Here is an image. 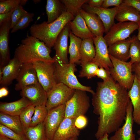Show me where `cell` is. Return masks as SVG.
<instances>
[{
    "label": "cell",
    "mask_w": 140,
    "mask_h": 140,
    "mask_svg": "<svg viewBox=\"0 0 140 140\" xmlns=\"http://www.w3.org/2000/svg\"><path fill=\"white\" fill-rule=\"evenodd\" d=\"M70 29L68 23L61 31L53 47L55 53L53 58L55 63H69L67 57L68 39Z\"/></svg>",
    "instance_id": "12"
},
{
    "label": "cell",
    "mask_w": 140,
    "mask_h": 140,
    "mask_svg": "<svg viewBox=\"0 0 140 140\" xmlns=\"http://www.w3.org/2000/svg\"><path fill=\"white\" fill-rule=\"evenodd\" d=\"M123 2L126 4L132 6L140 12V0H124Z\"/></svg>",
    "instance_id": "43"
},
{
    "label": "cell",
    "mask_w": 140,
    "mask_h": 140,
    "mask_svg": "<svg viewBox=\"0 0 140 140\" xmlns=\"http://www.w3.org/2000/svg\"><path fill=\"white\" fill-rule=\"evenodd\" d=\"M137 133L140 136V130H138ZM138 140H140V137L138 138Z\"/></svg>",
    "instance_id": "52"
},
{
    "label": "cell",
    "mask_w": 140,
    "mask_h": 140,
    "mask_svg": "<svg viewBox=\"0 0 140 140\" xmlns=\"http://www.w3.org/2000/svg\"><path fill=\"white\" fill-rule=\"evenodd\" d=\"M68 24L72 33L82 39L95 37L88 29L79 12L73 20L69 22Z\"/></svg>",
    "instance_id": "23"
},
{
    "label": "cell",
    "mask_w": 140,
    "mask_h": 140,
    "mask_svg": "<svg viewBox=\"0 0 140 140\" xmlns=\"http://www.w3.org/2000/svg\"><path fill=\"white\" fill-rule=\"evenodd\" d=\"M60 1L47 0L46 6L48 23H51L58 18L63 11V7Z\"/></svg>",
    "instance_id": "28"
},
{
    "label": "cell",
    "mask_w": 140,
    "mask_h": 140,
    "mask_svg": "<svg viewBox=\"0 0 140 140\" xmlns=\"http://www.w3.org/2000/svg\"><path fill=\"white\" fill-rule=\"evenodd\" d=\"M27 140H50L47 137L43 122L33 127H30L24 130Z\"/></svg>",
    "instance_id": "30"
},
{
    "label": "cell",
    "mask_w": 140,
    "mask_h": 140,
    "mask_svg": "<svg viewBox=\"0 0 140 140\" xmlns=\"http://www.w3.org/2000/svg\"><path fill=\"white\" fill-rule=\"evenodd\" d=\"M27 12L21 5H19L14 10L11 16L10 30L13 28L24 15Z\"/></svg>",
    "instance_id": "39"
},
{
    "label": "cell",
    "mask_w": 140,
    "mask_h": 140,
    "mask_svg": "<svg viewBox=\"0 0 140 140\" xmlns=\"http://www.w3.org/2000/svg\"><path fill=\"white\" fill-rule=\"evenodd\" d=\"M55 75L57 83H62L69 88L90 92L92 95L95 92L90 87L81 84L78 80L74 73L76 71L75 63H56Z\"/></svg>",
    "instance_id": "4"
},
{
    "label": "cell",
    "mask_w": 140,
    "mask_h": 140,
    "mask_svg": "<svg viewBox=\"0 0 140 140\" xmlns=\"http://www.w3.org/2000/svg\"><path fill=\"white\" fill-rule=\"evenodd\" d=\"M15 86L16 90H21L23 87L39 82L36 71L33 63L22 64L16 79Z\"/></svg>",
    "instance_id": "14"
},
{
    "label": "cell",
    "mask_w": 140,
    "mask_h": 140,
    "mask_svg": "<svg viewBox=\"0 0 140 140\" xmlns=\"http://www.w3.org/2000/svg\"><path fill=\"white\" fill-rule=\"evenodd\" d=\"M0 134L12 140H27L25 136L16 132L1 124H0Z\"/></svg>",
    "instance_id": "38"
},
{
    "label": "cell",
    "mask_w": 140,
    "mask_h": 140,
    "mask_svg": "<svg viewBox=\"0 0 140 140\" xmlns=\"http://www.w3.org/2000/svg\"><path fill=\"white\" fill-rule=\"evenodd\" d=\"M92 39L95 51V56L92 61L99 67H102L109 71L113 66L109 57L108 46L103 35L94 37Z\"/></svg>",
    "instance_id": "11"
},
{
    "label": "cell",
    "mask_w": 140,
    "mask_h": 140,
    "mask_svg": "<svg viewBox=\"0 0 140 140\" xmlns=\"http://www.w3.org/2000/svg\"><path fill=\"white\" fill-rule=\"evenodd\" d=\"M34 16L33 13L27 12L11 29L10 32L12 33H14L19 30L23 29L27 27L33 20Z\"/></svg>",
    "instance_id": "37"
},
{
    "label": "cell",
    "mask_w": 140,
    "mask_h": 140,
    "mask_svg": "<svg viewBox=\"0 0 140 140\" xmlns=\"http://www.w3.org/2000/svg\"><path fill=\"white\" fill-rule=\"evenodd\" d=\"M93 113L98 116L97 129L95 134L98 139L105 134L115 132L125 121L127 107L130 100L127 90L112 77L97 83L92 95Z\"/></svg>",
    "instance_id": "1"
},
{
    "label": "cell",
    "mask_w": 140,
    "mask_h": 140,
    "mask_svg": "<svg viewBox=\"0 0 140 140\" xmlns=\"http://www.w3.org/2000/svg\"><path fill=\"white\" fill-rule=\"evenodd\" d=\"M79 12L88 29L95 37L103 35L105 33V27L102 22L97 15L82 9Z\"/></svg>",
    "instance_id": "21"
},
{
    "label": "cell",
    "mask_w": 140,
    "mask_h": 140,
    "mask_svg": "<svg viewBox=\"0 0 140 140\" xmlns=\"http://www.w3.org/2000/svg\"><path fill=\"white\" fill-rule=\"evenodd\" d=\"M65 6L66 10L71 13L74 17L81 9L87 0H62L60 1Z\"/></svg>",
    "instance_id": "32"
},
{
    "label": "cell",
    "mask_w": 140,
    "mask_h": 140,
    "mask_svg": "<svg viewBox=\"0 0 140 140\" xmlns=\"http://www.w3.org/2000/svg\"><path fill=\"white\" fill-rule=\"evenodd\" d=\"M96 76L102 79L103 81H107L111 77L109 72L102 67H99L97 69Z\"/></svg>",
    "instance_id": "40"
},
{
    "label": "cell",
    "mask_w": 140,
    "mask_h": 140,
    "mask_svg": "<svg viewBox=\"0 0 140 140\" xmlns=\"http://www.w3.org/2000/svg\"><path fill=\"white\" fill-rule=\"evenodd\" d=\"M11 24L10 18L0 25V67L5 65L10 59L9 41Z\"/></svg>",
    "instance_id": "18"
},
{
    "label": "cell",
    "mask_w": 140,
    "mask_h": 140,
    "mask_svg": "<svg viewBox=\"0 0 140 140\" xmlns=\"http://www.w3.org/2000/svg\"><path fill=\"white\" fill-rule=\"evenodd\" d=\"M22 64L14 57L5 65L0 67V84L1 86H8L16 79Z\"/></svg>",
    "instance_id": "17"
},
{
    "label": "cell",
    "mask_w": 140,
    "mask_h": 140,
    "mask_svg": "<svg viewBox=\"0 0 140 140\" xmlns=\"http://www.w3.org/2000/svg\"><path fill=\"white\" fill-rule=\"evenodd\" d=\"M133 111L132 104L130 100L127 107L124 123L115 132L114 135L109 138V140H136L133 131Z\"/></svg>",
    "instance_id": "13"
},
{
    "label": "cell",
    "mask_w": 140,
    "mask_h": 140,
    "mask_svg": "<svg viewBox=\"0 0 140 140\" xmlns=\"http://www.w3.org/2000/svg\"><path fill=\"white\" fill-rule=\"evenodd\" d=\"M69 140H78V137L72 138Z\"/></svg>",
    "instance_id": "51"
},
{
    "label": "cell",
    "mask_w": 140,
    "mask_h": 140,
    "mask_svg": "<svg viewBox=\"0 0 140 140\" xmlns=\"http://www.w3.org/2000/svg\"><path fill=\"white\" fill-rule=\"evenodd\" d=\"M131 37L116 42L108 46L109 54L118 60L127 61L130 58L129 49Z\"/></svg>",
    "instance_id": "20"
},
{
    "label": "cell",
    "mask_w": 140,
    "mask_h": 140,
    "mask_svg": "<svg viewBox=\"0 0 140 140\" xmlns=\"http://www.w3.org/2000/svg\"><path fill=\"white\" fill-rule=\"evenodd\" d=\"M13 10L0 14V25L11 18V14Z\"/></svg>",
    "instance_id": "45"
},
{
    "label": "cell",
    "mask_w": 140,
    "mask_h": 140,
    "mask_svg": "<svg viewBox=\"0 0 140 140\" xmlns=\"http://www.w3.org/2000/svg\"><path fill=\"white\" fill-rule=\"evenodd\" d=\"M88 122L87 118L84 115H81L77 117L75 121V127L78 129L84 128L87 125Z\"/></svg>",
    "instance_id": "41"
},
{
    "label": "cell",
    "mask_w": 140,
    "mask_h": 140,
    "mask_svg": "<svg viewBox=\"0 0 140 140\" xmlns=\"http://www.w3.org/2000/svg\"><path fill=\"white\" fill-rule=\"evenodd\" d=\"M104 0H88L87 2L88 5L92 6L102 7Z\"/></svg>",
    "instance_id": "46"
},
{
    "label": "cell",
    "mask_w": 140,
    "mask_h": 140,
    "mask_svg": "<svg viewBox=\"0 0 140 140\" xmlns=\"http://www.w3.org/2000/svg\"><path fill=\"white\" fill-rule=\"evenodd\" d=\"M69 37L70 39L68 50L69 54V63L75 64L79 62L80 59V48L82 40L74 35L71 30Z\"/></svg>",
    "instance_id": "29"
},
{
    "label": "cell",
    "mask_w": 140,
    "mask_h": 140,
    "mask_svg": "<svg viewBox=\"0 0 140 140\" xmlns=\"http://www.w3.org/2000/svg\"><path fill=\"white\" fill-rule=\"evenodd\" d=\"M108 136L109 134H106L97 139V140H109Z\"/></svg>",
    "instance_id": "48"
},
{
    "label": "cell",
    "mask_w": 140,
    "mask_h": 140,
    "mask_svg": "<svg viewBox=\"0 0 140 140\" xmlns=\"http://www.w3.org/2000/svg\"><path fill=\"white\" fill-rule=\"evenodd\" d=\"M9 94L7 89L5 87H2L0 89V98L7 96Z\"/></svg>",
    "instance_id": "47"
},
{
    "label": "cell",
    "mask_w": 140,
    "mask_h": 140,
    "mask_svg": "<svg viewBox=\"0 0 140 140\" xmlns=\"http://www.w3.org/2000/svg\"><path fill=\"white\" fill-rule=\"evenodd\" d=\"M138 25H139V27L138 29V32L137 37L140 42V23Z\"/></svg>",
    "instance_id": "50"
},
{
    "label": "cell",
    "mask_w": 140,
    "mask_h": 140,
    "mask_svg": "<svg viewBox=\"0 0 140 140\" xmlns=\"http://www.w3.org/2000/svg\"><path fill=\"white\" fill-rule=\"evenodd\" d=\"M65 105V117L75 119L87 111L90 107L89 98L86 91L75 89Z\"/></svg>",
    "instance_id": "6"
},
{
    "label": "cell",
    "mask_w": 140,
    "mask_h": 140,
    "mask_svg": "<svg viewBox=\"0 0 140 140\" xmlns=\"http://www.w3.org/2000/svg\"><path fill=\"white\" fill-rule=\"evenodd\" d=\"M65 104L49 111L43 122L46 136L50 140H52L56 131L65 118Z\"/></svg>",
    "instance_id": "10"
},
{
    "label": "cell",
    "mask_w": 140,
    "mask_h": 140,
    "mask_svg": "<svg viewBox=\"0 0 140 140\" xmlns=\"http://www.w3.org/2000/svg\"><path fill=\"white\" fill-rule=\"evenodd\" d=\"M51 49L37 38L28 35L16 49L14 57L22 64L39 61L55 63L50 55Z\"/></svg>",
    "instance_id": "2"
},
{
    "label": "cell",
    "mask_w": 140,
    "mask_h": 140,
    "mask_svg": "<svg viewBox=\"0 0 140 140\" xmlns=\"http://www.w3.org/2000/svg\"><path fill=\"white\" fill-rule=\"evenodd\" d=\"M27 0H1L0 1V14L13 10L20 5H25Z\"/></svg>",
    "instance_id": "35"
},
{
    "label": "cell",
    "mask_w": 140,
    "mask_h": 140,
    "mask_svg": "<svg viewBox=\"0 0 140 140\" xmlns=\"http://www.w3.org/2000/svg\"><path fill=\"white\" fill-rule=\"evenodd\" d=\"M139 14L140 15V12H139Z\"/></svg>",
    "instance_id": "53"
},
{
    "label": "cell",
    "mask_w": 140,
    "mask_h": 140,
    "mask_svg": "<svg viewBox=\"0 0 140 140\" xmlns=\"http://www.w3.org/2000/svg\"><path fill=\"white\" fill-rule=\"evenodd\" d=\"M0 140H12L6 136L0 134Z\"/></svg>",
    "instance_id": "49"
},
{
    "label": "cell",
    "mask_w": 140,
    "mask_h": 140,
    "mask_svg": "<svg viewBox=\"0 0 140 140\" xmlns=\"http://www.w3.org/2000/svg\"><path fill=\"white\" fill-rule=\"evenodd\" d=\"M74 17L66 11L53 22L48 23L44 21L34 24L30 29L31 35L43 42L48 47H53L56 40L64 27Z\"/></svg>",
    "instance_id": "3"
},
{
    "label": "cell",
    "mask_w": 140,
    "mask_h": 140,
    "mask_svg": "<svg viewBox=\"0 0 140 140\" xmlns=\"http://www.w3.org/2000/svg\"><path fill=\"white\" fill-rule=\"evenodd\" d=\"M132 72L135 73V76L140 81V62L132 64Z\"/></svg>",
    "instance_id": "44"
},
{
    "label": "cell",
    "mask_w": 140,
    "mask_h": 140,
    "mask_svg": "<svg viewBox=\"0 0 140 140\" xmlns=\"http://www.w3.org/2000/svg\"><path fill=\"white\" fill-rule=\"evenodd\" d=\"M48 112L46 105L36 106L30 127H34L43 122Z\"/></svg>",
    "instance_id": "33"
},
{
    "label": "cell",
    "mask_w": 140,
    "mask_h": 140,
    "mask_svg": "<svg viewBox=\"0 0 140 140\" xmlns=\"http://www.w3.org/2000/svg\"><path fill=\"white\" fill-rule=\"evenodd\" d=\"M32 104L27 98L24 97L12 102H1V112L10 115L19 116L22 111Z\"/></svg>",
    "instance_id": "24"
},
{
    "label": "cell",
    "mask_w": 140,
    "mask_h": 140,
    "mask_svg": "<svg viewBox=\"0 0 140 140\" xmlns=\"http://www.w3.org/2000/svg\"><path fill=\"white\" fill-rule=\"evenodd\" d=\"M21 90L20 95L22 97L27 98L35 106L46 105L47 92L39 82L25 87Z\"/></svg>",
    "instance_id": "15"
},
{
    "label": "cell",
    "mask_w": 140,
    "mask_h": 140,
    "mask_svg": "<svg viewBox=\"0 0 140 140\" xmlns=\"http://www.w3.org/2000/svg\"><path fill=\"white\" fill-rule=\"evenodd\" d=\"M113 67L109 72L113 79L127 90L131 87L134 81L135 75L132 74V64L117 59L109 54Z\"/></svg>",
    "instance_id": "5"
},
{
    "label": "cell",
    "mask_w": 140,
    "mask_h": 140,
    "mask_svg": "<svg viewBox=\"0 0 140 140\" xmlns=\"http://www.w3.org/2000/svg\"><path fill=\"white\" fill-rule=\"evenodd\" d=\"M75 119L65 117L56 131L52 140H69L78 137L80 131L75 126Z\"/></svg>",
    "instance_id": "19"
},
{
    "label": "cell",
    "mask_w": 140,
    "mask_h": 140,
    "mask_svg": "<svg viewBox=\"0 0 140 140\" xmlns=\"http://www.w3.org/2000/svg\"><path fill=\"white\" fill-rule=\"evenodd\" d=\"M75 90L62 83L56 84L47 93V100L46 106L48 111L65 104L72 97Z\"/></svg>",
    "instance_id": "9"
},
{
    "label": "cell",
    "mask_w": 140,
    "mask_h": 140,
    "mask_svg": "<svg viewBox=\"0 0 140 140\" xmlns=\"http://www.w3.org/2000/svg\"><path fill=\"white\" fill-rule=\"evenodd\" d=\"M131 37L129 49L131 60L129 62L132 65L140 62V42L135 35Z\"/></svg>",
    "instance_id": "34"
},
{
    "label": "cell",
    "mask_w": 140,
    "mask_h": 140,
    "mask_svg": "<svg viewBox=\"0 0 140 140\" xmlns=\"http://www.w3.org/2000/svg\"><path fill=\"white\" fill-rule=\"evenodd\" d=\"M39 82L47 93L57 83L55 63L39 61L33 63Z\"/></svg>",
    "instance_id": "8"
},
{
    "label": "cell",
    "mask_w": 140,
    "mask_h": 140,
    "mask_svg": "<svg viewBox=\"0 0 140 140\" xmlns=\"http://www.w3.org/2000/svg\"><path fill=\"white\" fill-rule=\"evenodd\" d=\"M123 2L122 0H104L102 7L106 8L112 6L118 7Z\"/></svg>",
    "instance_id": "42"
},
{
    "label": "cell",
    "mask_w": 140,
    "mask_h": 140,
    "mask_svg": "<svg viewBox=\"0 0 140 140\" xmlns=\"http://www.w3.org/2000/svg\"><path fill=\"white\" fill-rule=\"evenodd\" d=\"M0 123L16 132L25 136L19 116L10 115L0 112Z\"/></svg>",
    "instance_id": "26"
},
{
    "label": "cell",
    "mask_w": 140,
    "mask_h": 140,
    "mask_svg": "<svg viewBox=\"0 0 140 140\" xmlns=\"http://www.w3.org/2000/svg\"><path fill=\"white\" fill-rule=\"evenodd\" d=\"M128 94L133 106L134 122L140 125V81L135 76L133 85L128 90Z\"/></svg>",
    "instance_id": "22"
},
{
    "label": "cell",
    "mask_w": 140,
    "mask_h": 140,
    "mask_svg": "<svg viewBox=\"0 0 140 140\" xmlns=\"http://www.w3.org/2000/svg\"><path fill=\"white\" fill-rule=\"evenodd\" d=\"M81 67L79 76L80 77H86L88 79H91L96 76V73L99 68L96 64L89 61L80 64Z\"/></svg>",
    "instance_id": "31"
},
{
    "label": "cell",
    "mask_w": 140,
    "mask_h": 140,
    "mask_svg": "<svg viewBox=\"0 0 140 140\" xmlns=\"http://www.w3.org/2000/svg\"><path fill=\"white\" fill-rule=\"evenodd\" d=\"M35 107L32 104L29 105L22 111L19 116L24 131L30 127Z\"/></svg>",
    "instance_id": "36"
},
{
    "label": "cell",
    "mask_w": 140,
    "mask_h": 140,
    "mask_svg": "<svg viewBox=\"0 0 140 140\" xmlns=\"http://www.w3.org/2000/svg\"><path fill=\"white\" fill-rule=\"evenodd\" d=\"M92 38L82 39L81 44L80 54L81 64L92 61L95 55V51L94 46Z\"/></svg>",
    "instance_id": "27"
},
{
    "label": "cell",
    "mask_w": 140,
    "mask_h": 140,
    "mask_svg": "<svg viewBox=\"0 0 140 140\" xmlns=\"http://www.w3.org/2000/svg\"><path fill=\"white\" fill-rule=\"evenodd\" d=\"M82 7L86 11L96 14L98 16L103 24L106 33L115 23L114 19L118 7L106 8L90 6L87 4H84Z\"/></svg>",
    "instance_id": "16"
},
{
    "label": "cell",
    "mask_w": 140,
    "mask_h": 140,
    "mask_svg": "<svg viewBox=\"0 0 140 140\" xmlns=\"http://www.w3.org/2000/svg\"><path fill=\"white\" fill-rule=\"evenodd\" d=\"M138 27L137 23L132 22L114 23L103 38L108 46L116 42L128 39Z\"/></svg>",
    "instance_id": "7"
},
{
    "label": "cell",
    "mask_w": 140,
    "mask_h": 140,
    "mask_svg": "<svg viewBox=\"0 0 140 140\" xmlns=\"http://www.w3.org/2000/svg\"><path fill=\"white\" fill-rule=\"evenodd\" d=\"M115 19L119 22H132L140 23V15L137 10L123 2L118 7Z\"/></svg>",
    "instance_id": "25"
}]
</instances>
